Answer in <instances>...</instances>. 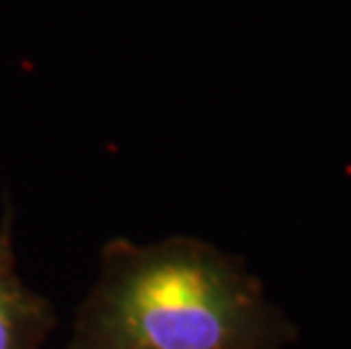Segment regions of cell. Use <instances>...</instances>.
I'll return each mask as SVG.
<instances>
[{
	"mask_svg": "<svg viewBox=\"0 0 351 349\" xmlns=\"http://www.w3.org/2000/svg\"><path fill=\"white\" fill-rule=\"evenodd\" d=\"M300 326L241 254L193 234L111 236L57 349H293Z\"/></svg>",
	"mask_w": 351,
	"mask_h": 349,
	"instance_id": "obj_1",
	"label": "cell"
},
{
	"mask_svg": "<svg viewBox=\"0 0 351 349\" xmlns=\"http://www.w3.org/2000/svg\"><path fill=\"white\" fill-rule=\"evenodd\" d=\"M57 329L55 302L34 291L19 270L16 206L5 197L0 213V349H43Z\"/></svg>",
	"mask_w": 351,
	"mask_h": 349,
	"instance_id": "obj_2",
	"label": "cell"
}]
</instances>
